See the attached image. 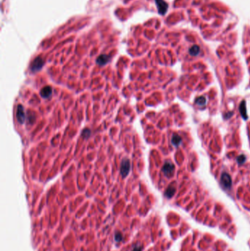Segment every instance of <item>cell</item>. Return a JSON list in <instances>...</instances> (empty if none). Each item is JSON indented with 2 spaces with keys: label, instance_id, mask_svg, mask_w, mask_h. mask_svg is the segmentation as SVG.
Segmentation results:
<instances>
[{
  "label": "cell",
  "instance_id": "cell-1",
  "mask_svg": "<svg viewBox=\"0 0 250 251\" xmlns=\"http://www.w3.org/2000/svg\"><path fill=\"white\" fill-rule=\"evenodd\" d=\"M44 65V60L41 57L38 56L32 62L30 66V70L32 72H37L40 70Z\"/></svg>",
  "mask_w": 250,
  "mask_h": 251
},
{
  "label": "cell",
  "instance_id": "cell-6",
  "mask_svg": "<svg viewBox=\"0 0 250 251\" xmlns=\"http://www.w3.org/2000/svg\"><path fill=\"white\" fill-rule=\"evenodd\" d=\"M51 93H52V89H51V88L50 86L44 87L43 88H42V90L40 91V93L41 96L44 98H48V97L51 95Z\"/></svg>",
  "mask_w": 250,
  "mask_h": 251
},
{
  "label": "cell",
  "instance_id": "cell-10",
  "mask_svg": "<svg viewBox=\"0 0 250 251\" xmlns=\"http://www.w3.org/2000/svg\"><path fill=\"white\" fill-rule=\"evenodd\" d=\"M142 247L141 246H135L132 251H142Z\"/></svg>",
  "mask_w": 250,
  "mask_h": 251
},
{
  "label": "cell",
  "instance_id": "cell-9",
  "mask_svg": "<svg viewBox=\"0 0 250 251\" xmlns=\"http://www.w3.org/2000/svg\"><path fill=\"white\" fill-rule=\"evenodd\" d=\"M122 239H123V236H122L121 233H116L115 235H114V240H115L116 242H120L122 240Z\"/></svg>",
  "mask_w": 250,
  "mask_h": 251
},
{
  "label": "cell",
  "instance_id": "cell-8",
  "mask_svg": "<svg viewBox=\"0 0 250 251\" xmlns=\"http://www.w3.org/2000/svg\"><path fill=\"white\" fill-rule=\"evenodd\" d=\"M199 51H200L199 47L196 46H195L194 47H192V48H191V50H190V53L192 54H193V55H196V54H197Z\"/></svg>",
  "mask_w": 250,
  "mask_h": 251
},
{
  "label": "cell",
  "instance_id": "cell-4",
  "mask_svg": "<svg viewBox=\"0 0 250 251\" xmlns=\"http://www.w3.org/2000/svg\"><path fill=\"white\" fill-rule=\"evenodd\" d=\"M155 1L157 4L158 13L161 15L165 14L166 11H167V8H168V5H167V3L164 0H155Z\"/></svg>",
  "mask_w": 250,
  "mask_h": 251
},
{
  "label": "cell",
  "instance_id": "cell-7",
  "mask_svg": "<svg viewBox=\"0 0 250 251\" xmlns=\"http://www.w3.org/2000/svg\"><path fill=\"white\" fill-rule=\"evenodd\" d=\"M90 134H91L90 130L88 129V128H85V129L83 130V131H82V137H84V138L87 139V138H88L89 136H90Z\"/></svg>",
  "mask_w": 250,
  "mask_h": 251
},
{
  "label": "cell",
  "instance_id": "cell-2",
  "mask_svg": "<svg viewBox=\"0 0 250 251\" xmlns=\"http://www.w3.org/2000/svg\"><path fill=\"white\" fill-rule=\"evenodd\" d=\"M131 164L130 161L128 159H124L121 162V168H120V173L123 178L126 177L130 171Z\"/></svg>",
  "mask_w": 250,
  "mask_h": 251
},
{
  "label": "cell",
  "instance_id": "cell-5",
  "mask_svg": "<svg viewBox=\"0 0 250 251\" xmlns=\"http://www.w3.org/2000/svg\"><path fill=\"white\" fill-rule=\"evenodd\" d=\"M110 59H111V56L107 55V54H101L97 58L96 63L97 64L101 66H105L109 62Z\"/></svg>",
  "mask_w": 250,
  "mask_h": 251
},
{
  "label": "cell",
  "instance_id": "cell-3",
  "mask_svg": "<svg viewBox=\"0 0 250 251\" xmlns=\"http://www.w3.org/2000/svg\"><path fill=\"white\" fill-rule=\"evenodd\" d=\"M16 117H17L18 121L19 123L22 124V123H24L26 116H25V113H24V110H23V107H22L21 104L17 107Z\"/></svg>",
  "mask_w": 250,
  "mask_h": 251
}]
</instances>
